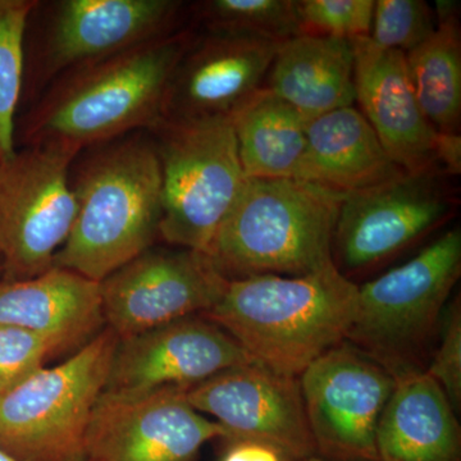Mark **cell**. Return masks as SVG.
Returning <instances> with one entry per match:
<instances>
[{"label":"cell","instance_id":"cell-1","mask_svg":"<svg viewBox=\"0 0 461 461\" xmlns=\"http://www.w3.org/2000/svg\"><path fill=\"white\" fill-rule=\"evenodd\" d=\"M198 35L184 26L72 69L47 87L16 121L17 147L85 149L147 131L162 120L167 86Z\"/></svg>","mask_w":461,"mask_h":461},{"label":"cell","instance_id":"cell-2","mask_svg":"<svg viewBox=\"0 0 461 461\" xmlns=\"http://www.w3.org/2000/svg\"><path fill=\"white\" fill-rule=\"evenodd\" d=\"M76 218L54 267L100 282L154 247L162 221V176L148 131L81 151L69 171Z\"/></svg>","mask_w":461,"mask_h":461},{"label":"cell","instance_id":"cell-3","mask_svg":"<svg viewBox=\"0 0 461 461\" xmlns=\"http://www.w3.org/2000/svg\"><path fill=\"white\" fill-rule=\"evenodd\" d=\"M357 290L333 263L299 277L256 276L229 281L220 302L202 317L229 333L254 363L299 377L346 341Z\"/></svg>","mask_w":461,"mask_h":461},{"label":"cell","instance_id":"cell-4","mask_svg":"<svg viewBox=\"0 0 461 461\" xmlns=\"http://www.w3.org/2000/svg\"><path fill=\"white\" fill-rule=\"evenodd\" d=\"M344 198L294 178H248L205 254L227 281L321 271Z\"/></svg>","mask_w":461,"mask_h":461},{"label":"cell","instance_id":"cell-5","mask_svg":"<svg viewBox=\"0 0 461 461\" xmlns=\"http://www.w3.org/2000/svg\"><path fill=\"white\" fill-rule=\"evenodd\" d=\"M461 275V232L454 229L357 290L346 341L393 375L424 371L448 297Z\"/></svg>","mask_w":461,"mask_h":461},{"label":"cell","instance_id":"cell-6","mask_svg":"<svg viewBox=\"0 0 461 461\" xmlns=\"http://www.w3.org/2000/svg\"><path fill=\"white\" fill-rule=\"evenodd\" d=\"M120 339L105 327L66 362L0 395V448L18 461H87L86 435Z\"/></svg>","mask_w":461,"mask_h":461},{"label":"cell","instance_id":"cell-7","mask_svg":"<svg viewBox=\"0 0 461 461\" xmlns=\"http://www.w3.org/2000/svg\"><path fill=\"white\" fill-rule=\"evenodd\" d=\"M162 176L159 240L206 253L248 178L230 121L147 130Z\"/></svg>","mask_w":461,"mask_h":461},{"label":"cell","instance_id":"cell-8","mask_svg":"<svg viewBox=\"0 0 461 461\" xmlns=\"http://www.w3.org/2000/svg\"><path fill=\"white\" fill-rule=\"evenodd\" d=\"M178 0L38 2L25 54L23 94L36 100L60 76L184 27Z\"/></svg>","mask_w":461,"mask_h":461},{"label":"cell","instance_id":"cell-9","mask_svg":"<svg viewBox=\"0 0 461 461\" xmlns=\"http://www.w3.org/2000/svg\"><path fill=\"white\" fill-rule=\"evenodd\" d=\"M76 157L27 147L0 162V281L30 280L53 268L77 212L69 184Z\"/></svg>","mask_w":461,"mask_h":461},{"label":"cell","instance_id":"cell-10","mask_svg":"<svg viewBox=\"0 0 461 461\" xmlns=\"http://www.w3.org/2000/svg\"><path fill=\"white\" fill-rule=\"evenodd\" d=\"M455 205L446 175L437 171L402 173L348 194L333 232V266L351 280V275L393 259L438 229Z\"/></svg>","mask_w":461,"mask_h":461},{"label":"cell","instance_id":"cell-11","mask_svg":"<svg viewBox=\"0 0 461 461\" xmlns=\"http://www.w3.org/2000/svg\"><path fill=\"white\" fill-rule=\"evenodd\" d=\"M317 456L378 461L375 430L395 379L384 366L344 341L299 375Z\"/></svg>","mask_w":461,"mask_h":461},{"label":"cell","instance_id":"cell-12","mask_svg":"<svg viewBox=\"0 0 461 461\" xmlns=\"http://www.w3.org/2000/svg\"><path fill=\"white\" fill-rule=\"evenodd\" d=\"M99 285L104 324L123 339L206 313L229 281L202 251L154 245Z\"/></svg>","mask_w":461,"mask_h":461},{"label":"cell","instance_id":"cell-13","mask_svg":"<svg viewBox=\"0 0 461 461\" xmlns=\"http://www.w3.org/2000/svg\"><path fill=\"white\" fill-rule=\"evenodd\" d=\"M187 388L103 393L87 429V461H198L226 430L190 405Z\"/></svg>","mask_w":461,"mask_h":461},{"label":"cell","instance_id":"cell-14","mask_svg":"<svg viewBox=\"0 0 461 461\" xmlns=\"http://www.w3.org/2000/svg\"><path fill=\"white\" fill-rule=\"evenodd\" d=\"M186 399L195 411L213 417L229 441L271 446L287 461L317 455L299 377L248 363L187 388Z\"/></svg>","mask_w":461,"mask_h":461},{"label":"cell","instance_id":"cell-15","mask_svg":"<svg viewBox=\"0 0 461 461\" xmlns=\"http://www.w3.org/2000/svg\"><path fill=\"white\" fill-rule=\"evenodd\" d=\"M281 44L198 32L173 71L162 120L178 124L232 121L264 86Z\"/></svg>","mask_w":461,"mask_h":461},{"label":"cell","instance_id":"cell-16","mask_svg":"<svg viewBox=\"0 0 461 461\" xmlns=\"http://www.w3.org/2000/svg\"><path fill=\"white\" fill-rule=\"evenodd\" d=\"M248 363L254 362L229 333L194 315L120 339L105 393L190 388Z\"/></svg>","mask_w":461,"mask_h":461},{"label":"cell","instance_id":"cell-17","mask_svg":"<svg viewBox=\"0 0 461 461\" xmlns=\"http://www.w3.org/2000/svg\"><path fill=\"white\" fill-rule=\"evenodd\" d=\"M351 45L355 102L388 157L405 173L441 172L436 162L438 132L421 112L405 54L384 50L369 36Z\"/></svg>","mask_w":461,"mask_h":461},{"label":"cell","instance_id":"cell-18","mask_svg":"<svg viewBox=\"0 0 461 461\" xmlns=\"http://www.w3.org/2000/svg\"><path fill=\"white\" fill-rule=\"evenodd\" d=\"M104 324L99 282L53 267L25 281H0V326L38 333L58 354L83 348Z\"/></svg>","mask_w":461,"mask_h":461},{"label":"cell","instance_id":"cell-19","mask_svg":"<svg viewBox=\"0 0 461 461\" xmlns=\"http://www.w3.org/2000/svg\"><path fill=\"white\" fill-rule=\"evenodd\" d=\"M375 430L378 461H461V430L444 390L424 371L393 375Z\"/></svg>","mask_w":461,"mask_h":461},{"label":"cell","instance_id":"cell-20","mask_svg":"<svg viewBox=\"0 0 461 461\" xmlns=\"http://www.w3.org/2000/svg\"><path fill=\"white\" fill-rule=\"evenodd\" d=\"M359 109L346 107L306 122V147L296 180L355 193L402 176Z\"/></svg>","mask_w":461,"mask_h":461},{"label":"cell","instance_id":"cell-21","mask_svg":"<svg viewBox=\"0 0 461 461\" xmlns=\"http://www.w3.org/2000/svg\"><path fill=\"white\" fill-rule=\"evenodd\" d=\"M264 87L306 121L355 103L351 41L300 33L282 42Z\"/></svg>","mask_w":461,"mask_h":461},{"label":"cell","instance_id":"cell-22","mask_svg":"<svg viewBox=\"0 0 461 461\" xmlns=\"http://www.w3.org/2000/svg\"><path fill=\"white\" fill-rule=\"evenodd\" d=\"M306 122L272 91L264 86L258 91L230 121L247 178L296 180L305 153Z\"/></svg>","mask_w":461,"mask_h":461},{"label":"cell","instance_id":"cell-23","mask_svg":"<svg viewBox=\"0 0 461 461\" xmlns=\"http://www.w3.org/2000/svg\"><path fill=\"white\" fill-rule=\"evenodd\" d=\"M406 56L421 112L437 132L459 133L461 33L459 20L437 23L435 32Z\"/></svg>","mask_w":461,"mask_h":461},{"label":"cell","instance_id":"cell-24","mask_svg":"<svg viewBox=\"0 0 461 461\" xmlns=\"http://www.w3.org/2000/svg\"><path fill=\"white\" fill-rule=\"evenodd\" d=\"M204 32L281 42L302 33L297 0H204L191 7Z\"/></svg>","mask_w":461,"mask_h":461},{"label":"cell","instance_id":"cell-25","mask_svg":"<svg viewBox=\"0 0 461 461\" xmlns=\"http://www.w3.org/2000/svg\"><path fill=\"white\" fill-rule=\"evenodd\" d=\"M36 0H0V162L16 153V112L23 99L25 41Z\"/></svg>","mask_w":461,"mask_h":461},{"label":"cell","instance_id":"cell-26","mask_svg":"<svg viewBox=\"0 0 461 461\" xmlns=\"http://www.w3.org/2000/svg\"><path fill=\"white\" fill-rule=\"evenodd\" d=\"M436 27L435 11L423 0H377L369 39L384 50L408 54L426 41Z\"/></svg>","mask_w":461,"mask_h":461},{"label":"cell","instance_id":"cell-27","mask_svg":"<svg viewBox=\"0 0 461 461\" xmlns=\"http://www.w3.org/2000/svg\"><path fill=\"white\" fill-rule=\"evenodd\" d=\"M302 33L354 41L371 33L373 0H297Z\"/></svg>","mask_w":461,"mask_h":461},{"label":"cell","instance_id":"cell-28","mask_svg":"<svg viewBox=\"0 0 461 461\" xmlns=\"http://www.w3.org/2000/svg\"><path fill=\"white\" fill-rule=\"evenodd\" d=\"M58 354L56 345L38 333L0 326V390L2 393L44 368Z\"/></svg>","mask_w":461,"mask_h":461},{"label":"cell","instance_id":"cell-29","mask_svg":"<svg viewBox=\"0 0 461 461\" xmlns=\"http://www.w3.org/2000/svg\"><path fill=\"white\" fill-rule=\"evenodd\" d=\"M424 372L444 390L455 412L461 408V303L455 296L445 306L439 321L437 346Z\"/></svg>","mask_w":461,"mask_h":461},{"label":"cell","instance_id":"cell-30","mask_svg":"<svg viewBox=\"0 0 461 461\" xmlns=\"http://www.w3.org/2000/svg\"><path fill=\"white\" fill-rule=\"evenodd\" d=\"M221 461H287L276 448L256 441H230Z\"/></svg>","mask_w":461,"mask_h":461},{"label":"cell","instance_id":"cell-31","mask_svg":"<svg viewBox=\"0 0 461 461\" xmlns=\"http://www.w3.org/2000/svg\"><path fill=\"white\" fill-rule=\"evenodd\" d=\"M436 162L446 176H456L461 171V138L459 133L438 132L436 140Z\"/></svg>","mask_w":461,"mask_h":461},{"label":"cell","instance_id":"cell-32","mask_svg":"<svg viewBox=\"0 0 461 461\" xmlns=\"http://www.w3.org/2000/svg\"><path fill=\"white\" fill-rule=\"evenodd\" d=\"M0 461H18L17 459H14V457H12L11 455H8L5 453V451H3L2 448H0Z\"/></svg>","mask_w":461,"mask_h":461},{"label":"cell","instance_id":"cell-33","mask_svg":"<svg viewBox=\"0 0 461 461\" xmlns=\"http://www.w3.org/2000/svg\"><path fill=\"white\" fill-rule=\"evenodd\" d=\"M299 461H329V460L321 459V457L317 456V455H315V456L306 457V459H303V460H299Z\"/></svg>","mask_w":461,"mask_h":461},{"label":"cell","instance_id":"cell-34","mask_svg":"<svg viewBox=\"0 0 461 461\" xmlns=\"http://www.w3.org/2000/svg\"><path fill=\"white\" fill-rule=\"evenodd\" d=\"M0 280H2V262H0Z\"/></svg>","mask_w":461,"mask_h":461},{"label":"cell","instance_id":"cell-35","mask_svg":"<svg viewBox=\"0 0 461 461\" xmlns=\"http://www.w3.org/2000/svg\"><path fill=\"white\" fill-rule=\"evenodd\" d=\"M0 395H2V390H0Z\"/></svg>","mask_w":461,"mask_h":461}]
</instances>
